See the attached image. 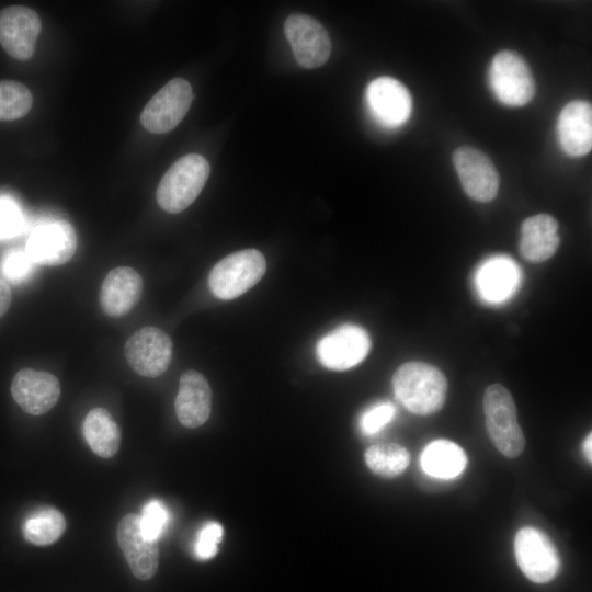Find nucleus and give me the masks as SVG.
Masks as SVG:
<instances>
[{
    "label": "nucleus",
    "mask_w": 592,
    "mask_h": 592,
    "mask_svg": "<svg viewBox=\"0 0 592 592\" xmlns=\"http://www.w3.org/2000/svg\"><path fill=\"white\" fill-rule=\"evenodd\" d=\"M517 566L524 576L535 583H547L559 572V553L550 538L542 531L526 526L514 539Z\"/></svg>",
    "instance_id": "6"
},
{
    "label": "nucleus",
    "mask_w": 592,
    "mask_h": 592,
    "mask_svg": "<svg viewBox=\"0 0 592 592\" xmlns=\"http://www.w3.org/2000/svg\"><path fill=\"white\" fill-rule=\"evenodd\" d=\"M33 96L21 82L0 81V121H14L25 116L31 110Z\"/></svg>",
    "instance_id": "26"
},
{
    "label": "nucleus",
    "mask_w": 592,
    "mask_h": 592,
    "mask_svg": "<svg viewBox=\"0 0 592 592\" xmlns=\"http://www.w3.org/2000/svg\"><path fill=\"white\" fill-rule=\"evenodd\" d=\"M209 173V163L203 156H183L169 168L158 185L159 206L171 214L184 210L200 195Z\"/></svg>",
    "instance_id": "2"
},
{
    "label": "nucleus",
    "mask_w": 592,
    "mask_h": 592,
    "mask_svg": "<svg viewBox=\"0 0 592 592\" xmlns=\"http://www.w3.org/2000/svg\"><path fill=\"white\" fill-rule=\"evenodd\" d=\"M489 82L494 96L508 106H522L535 93L532 71L525 60L512 50L499 52L492 59Z\"/></svg>",
    "instance_id": "5"
},
{
    "label": "nucleus",
    "mask_w": 592,
    "mask_h": 592,
    "mask_svg": "<svg viewBox=\"0 0 592 592\" xmlns=\"http://www.w3.org/2000/svg\"><path fill=\"white\" fill-rule=\"evenodd\" d=\"M24 224L20 206L9 197H0V239L19 235Z\"/></svg>",
    "instance_id": "29"
},
{
    "label": "nucleus",
    "mask_w": 592,
    "mask_h": 592,
    "mask_svg": "<svg viewBox=\"0 0 592 592\" xmlns=\"http://www.w3.org/2000/svg\"><path fill=\"white\" fill-rule=\"evenodd\" d=\"M223 526L217 522L206 523L198 532L194 551L198 559L213 558L218 551V544L223 538Z\"/></svg>",
    "instance_id": "31"
},
{
    "label": "nucleus",
    "mask_w": 592,
    "mask_h": 592,
    "mask_svg": "<svg viewBox=\"0 0 592 592\" xmlns=\"http://www.w3.org/2000/svg\"><path fill=\"white\" fill-rule=\"evenodd\" d=\"M38 14L29 7L10 5L0 11V44L14 59H30L41 33Z\"/></svg>",
    "instance_id": "13"
},
{
    "label": "nucleus",
    "mask_w": 592,
    "mask_h": 592,
    "mask_svg": "<svg viewBox=\"0 0 592 592\" xmlns=\"http://www.w3.org/2000/svg\"><path fill=\"white\" fill-rule=\"evenodd\" d=\"M83 434L98 456L110 458L118 451L119 428L104 408H93L88 412L83 422Z\"/></svg>",
    "instance_id": "23"
},
{
    "label": "nucleus",
    "mask_w": 592,
    "mask_h": 592,
    "mask_svg": "<svg viewBox=\"0 0 592 592\" xmlns=\"http://www.w3.org/2000/svg\"><path fill=\"white\" fill-rule=\"evenodd\" d=\"M170 515L166 505L159 500H150L139 516L140 528L146 538L157 542L169 524Z\"/></svg>",
    "instance_id": "28"
},
{
    "label": "nucleus",
    "mask_w": 592,
    "mask_h": 592,
    "mask_svg": "<svg viewBox=\"0 0 592 592\" xmlns=\"http://www.w3.org/2000/svg\"><path fill=\"white\" fill-rule=\"evenodd\" d=\"M453 161L463 190L471 200L486 203L497 196L499 174L483 152L463 146L455 150Z\"/></svg>",
    "instance_id": "11"
},
{
    "label": "nucleus",
    "mask_w": 592,
    "mask_h": 592,
    "mask_svg": "<svg viewBox=\"0 0 592 592\" xmlns=\"http://www.w3.org/2000/svg\"><path fill=\"white\" fill-rule=\"evenodd\" d=\"M562 150L571 157H582L592 148V107L585 101H572L560 112L557 124Z\"/></svg>",
    "instance_id": "19"
},
{
    "label": "nucleus",
    "mask_w": 592,
    "mask_h": 592,
    "mask_svg": "<svg viewBox=\"0 0 592 592\" xmlns=\"http://www.w3.org/2000/svg\"><path fill=\"white\" fill-rule=\"evenodd\" d=\"M125 356L129 366L140 376L163 374L172 360V341L157 327H144L126 341Z\"/></svg>",
    "instance_id": "10"
},
{
    "label": "nucleus",
    "mask_w": 592,
    "mask_h": 592,
    "mask_svg": "<svg viewBox=\"0 0 592 592\" xmlns=\"http://www.w3.org/2000/svg\"><path fill=\"white\" fill-rule=\"evenodd\" d=\"M396 408L391 402H379L368 408L360 419V426L367 435L379 432L395 417Z\"/></svg>",
    "instance_id": "30"
},
{
    "label": "nucleus",
    "mask_w": 592,
    "mask_h": 592,
    "mask_svg": "<svg viewBox=\"0 0 592 592\" xmlns=\"http://www.w3.org/2000/svg\"><path fill=\"white\" fill-rule=\"evenodd\" d=\"M66 530V521L60 511L43 506L27 516L22 526L24 538L34 545L45 546L56 542Z\"/></svg>",
    "instance_id": "24"
},
{
    "label": "nucleus",
    "mask_w": 592,
    "mask_h": 592,
    "mask_svg": "<svg viewBox=\"0 0 592 592\" xmlns=\"http://www.w3.org/2000/svg\"><path fill=\"white\" fill-rule=\"evenodd\" d=\"M11 394L23 411L41 415L57 403L60 384L57 377L48 372L23 368L12 379Z\"/></svg>",
    "instance_id": "14"
},
{
    "label": "nucleus",
    "mask_w": 592,
    "mask_h": 592,
    "mask_svg": "<svg viewBox=\"0 0 592 592\" xmlns=\"http://www.w3.org/2000/svg\"><path fill=\"white\" fill-rule=\"evenodd\" d=\"M591 442H592V436H591V433H590L585 437L584 443H583V453L585 455V458L589 460V463H591V460H592Z\"/></svg>",
    "instance_id": "33"
},
{
    "label": "nucleus",
    "mask_w": 592,
    "mask_h": 592,
    "mask_svg": "<svg viewBox=\"0 0 592 592\" xmlns=\"http://www.w3.org/2000/svg\"><path fill=\"white\" fill-rule=\"evenodd\" d=\"M143 286V278L136 270L128 266L111 270L101 287L102 310L114 318L128 314L139 301Z\"/></svg>",
    "instance_id": "18"
},
{
    "label": "nucleus",
    "mask_w": 592,
    "mask_h": 592,
    "mask_svg": "<svg viewBox=\"0 0 592 592\" xmlns=\"http://www.w3.org/2000/svg\"><path fill=\"white\" fill-rule=\"evenodd\" d=\"M366 100L373 116L386 127H398L411 114L412 101L408 89L390 77L373 80L366 90Z\"/></svg>",
    "instance_id": "15"
},
{
    "label": "nucleus",
    "mask_w": 592,
    "mask_h": 592,
    "mask_svg": "<svg viewBox=\"0 0 592 592\" xmlns=\"http://www.w3.org/2000/svg\"><path fill=\"white\" fill-rule=\"evenodd\" d=\"M174 408L178 420L186 428H198L207 421L212 410V390L200 372L189 369L181 375Z\"/></svg>",
    "instance_id": "17"
},
{
    "label": "nucleus",
    "mask_w": 592,
    "mask_h": 592,
    "mask_svg": "<svg viewBox=\"0 0 592 592\" xmlns=\"http://www.w3.org/2000/svg\"><path fill=\"white\" fill-rule=\"evenodd\" d=\"M77 249L76 230L66 220H55L37 226L30 235L25 251L41 265H62Z\"/></svg>",
    "instance_id": "12"
},
{
    "label": "nucleus",
    "mask_w": 592,
    "mask_h": 592,
    "mask_svg": "<svg viewBox=\"0 0 592 592\" xmlns=\"http://www.w3.org/2000/svg\"><path fill=\"white\" fill-rule=\"evenodd\" d=\"M12 301V293L9 284L0 277V317L9 309Z\"/></svg>",
    "instance_id": "32"
},
{
    "label": "nucleus",
    "mask_w": 592,
    "mask_h": 592,
    "mask_svg": "<svg viewBox=\"0 0 592 592\" xmlns=\"http://www.w3.org/2000/svg\"><path fill=\"white\" fill-rule=\"evenodd\" d=\"M192 100L190 82L174 78L150 99L140 114V123L150 133H168L186 115Z\"/></svg>",
    "instance_id": "7"
},
{
    "label": "nucleus",
    "mask_w": 592,
    "mask_h": 592,
    "mask_svg": "<svg viewBox=\"0 0 592 592\" xmlns=\"http://www.w3.org/2000/svg\"><path fill=\"white\" fill-rule=\"evenodd\" d=\"M483 412L486 431L496 448L505 457H517L524 449L525 437L510 391L500 384L490 385L483 395Z\"/></svg>",
    "instance_id": "3"
},
{
    "label": "nucleus",
    "mask_w": 592,
    "mask_h": 592,
    "mask_svg": "<svg viewBox=\"0 0 592 592\" xmlns=\"http://www.w3.org/2000/svg\"><path fill=\"white\" fill-rule=\"evenodd\" d=\"M35 265L25 250H9L0 261V274L7 283L21 284L30 278Z\"/></svg>",
    "instance_id": "27"
},
{
    "label": "nucleus",
    "mask_w": 592,
    "mask_h": 592,
    "mask_svg": "<svg viewBox=\"0 0 592 592\" xmlns=\"http://www.w3.org/2000/svg\"><path fill=\"white\" fill-rule=\"evenodd\" d=\"M266 271L264 255L255 249L240 250L221 259L208 275L213 295L228 300L239 297L254 286Z\"/></svg>",
    "instance_id": "4"
},
{
    "label": "nucleus",
    "mask_w": 592,
    "mask_h": 592,
    "mask_svg": "<svg viewBox=\"0 0 592 592\" xmlns=\"http://www.w3.org/2000/svg\"><path fill=\"white\" fill-rule=\"evenodd\" d=\"M371 339L357 325H342L325 337L316 346L319 362L332 371H345L360 364L368 354Z\"/></svg>",
    "instance_id": "9"
},
{
    "label": "nucleus",
    "mask_w": 592,
    "mask_h": 592,
    "mask_svg": "<svg viewBox=\"0 0 592 592\" xmlns=\"http://www.w3.org/2000/svg\"><path fill=\"white\" fill-rule=\"evenodd\" d=\"M284 32L299 66L314 69L329 59L331 39L328 31L316 19L293 13L284 23Z\"/></svg>",
    "instance_id": "8"
},
{
    "label": "nucleus",
    "mask_w": 592,
    "mask_h": 592,
    "mask_svg": "<svg viewBox=\"0 0 592 592\" xmlns=\"http://www.w3.org/2000/svg\"><path fill=\"white\" fill-rule=\"evenodd\" d=\"M558 223L548 214L526 218L521 226L519 250L522 258L540 263L551 258L559 247Z\"/></svg>",
    "instance_id": "20"
},
{
    "label": "nucleus",
    "mask_w": 592,
    "mask_h": 592,
    "mask_svg": "<svg viewBox=\"0 0 592 592\" xmlns=\"http://www.w3.org/2000/svg\"><path fill=\"white\" fill-rule=\"evenodd\" d=\"M396 398L412 413L429 415L443 407L447 380L435 366L424 362H407L392 376Z\"/></svg>",
    "instance_id": "1"
},
{
    "label": "nucleus",
    "mask_w": 592,
    "mask_h": 592,
    "mask_svg": "<svg viewBox=\"0 0 592 592\" xmlns=\"http://www.w3.org/2000/svg\"><path fill=\"white\" fill-rule=\"evenodd\" d=\"M519 270L515 263L504 257H497L485 262L476 276L480 296L491 303H499L515 291L519 283Z\"/></svg>",
    "instance_id": "21"
},
{
    "label": "nucleus",
    "mask_w": 592,
    "mask_h": 592,
    "mask_svg": "<svg viewBox=\"0 0 592 592\" xmlns=\"http://www.w3.org/2000/svg\"><path fill=\"white\" fill-rule=\"evenodd\" d=\"M367 467L384 478H394L403 473L410 463L409 452L395 443H380L365 452Z\"/></svg>",
    "instance_id": "25"
},
{
    "label": "nucleus",
    "mask_w": 592,
    "mask_h": 592,
    "mask_svg": "<svg viewBox=\"0 0 592 592\" xmlns=\"http://www.w3.org/2000/svg\"><path fill=\"white\" fill-rule=\"evenodd\" d=\"M420 464L432 477L451 479L459 476L467 465L464 449L448 440H435L422 451Z\"/></svg>",
    "instance_id": "22"
},
{
    "label": "nucleus",
    "mask_w": 592,
    "mask_h": 592,
    "mask_svg": "<svg viewBox=\"0 0 592 592\" xmlns=\"http://www.w3.org/2000/svg\"><path fill=\"white\" fill-rule=\"evenodd\" d=\"M117 539L133 574L139 580L153 577L159 563V548L157 542L144 536L139 515L127 514L121 520Z\"/></svg>",
    "instance_id": "16"
}]
</instances>
